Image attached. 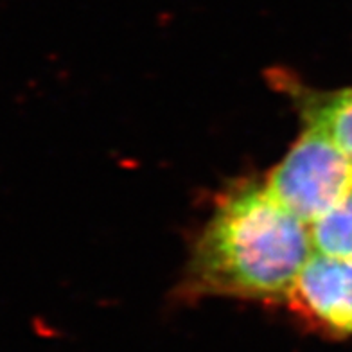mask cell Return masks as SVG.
<instances>
[{"instance_id":"6da1fadb","label":"cell","mask_w":352,"mask_h":352,"mask_svg":"<svg viewBox=\"0 0 352 352\" xmlns=\"http://www.w3.org/2000/svg\"><path fill=\"white\" fill-rule=\"evenodd\" d=\"M311 254L309 225L263 184L245 182L218 199L192 246L180 289L187 298L284 304Z\"/></svg>"},{"instance_id":"277c9868","label":"cell","mask_w":352,"mask_h":352,"mask_svg":"<svg viewBox=\"0 0 352 352\" xmlns=\"http://www.w3.org/2000/svg\"><path fill=\"white\" fill-rule=\"evenodd\" d=\"M280 88L292 96L304 126H311L327 135L352 162V87L331 92H320L295 83L292 78L277 76Z\"/></svg>"},{"instance_id":"5b68a950","label":"cell","mask_w":352,"mask_h":352,"mask_svg":"<svg viewBox=\"0 0 352 352\" xmlns=\"http://www.w3.org/2000/svg\"><path fill=\"white\" fill-rule=\"evenodd\" d=\"M313 250L352 261V190L334 209L309 225Z\"/></svg>"},{"instance_id":"7a4b0ae2","label":"cell","mask_w":352,"mask_h":352,"mask_svg":"<svg viewBox=\"0 0 352 352\" xmlns=\"http://www.w3.org/2000/svg\"><path fill=\"white\" fill-rule=\"evenodd\" d=\"M263 186L284 209L313 225L352 190V162L327 135L304 126Z\"/></svg>"},{"instance_id":"3957f363","label":"cell","mask_w":352,"mask_h":352,"mask_svg":"<svg viewBox=\"0 0 352 352\" xmlns=\"http://www.w3.org/2000/svg\"><path fill=\"white\" fill-rule=\"evenodd\" d=\"M284 304L313 333L336 340L352 336V261L313 250Z\"/></svg>"}]
</instances>
